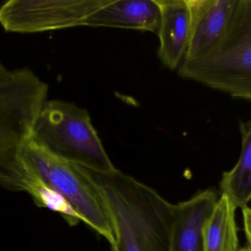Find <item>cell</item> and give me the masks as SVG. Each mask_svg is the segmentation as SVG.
Instances as JSON below:
<instances>
[{
	"mask_svg": "<svg viewBox=\"0 0 251 251\" xmlns=\"http://www.w3.org/2000/svg\"><path fill=\"white\" fill-rule=\"evenodd\" d=\"M160 19L157 0H110L88 17L85 26L122 28L157 34Z\"/></svg>",
	"mask_w": 251,
	"mask_h": 251,
	"instance_id": "obj_10",
	"label": "cell"
},
{
	"mask_svg": "<svg viewBox=\"0 0 251 251\" xmlns=\"http://www.w3.org/2000/svg\"><path fill=\"white\" fill-rule=\"evenodd\" d=\"M49 87L26 68L11 71L0 83V187L26 192L29 172L22 156Z\"/></svg>",
	"mask_w": 251,
	"mask_h": 251,
	"instance_id": "obj_2",
	"label": "cell"
},
{
	"mask_svg": "<svg viewBox=\"0 0 251 251\" xmlns=\"http://www.w3.org/2000/svg\"><path fill=\"white\" fill-rule=\"evenodd\" d=\"M32 139L65 162L99 173L116 169L88 111L63 100H47L34 125Z\"/></svg>",
	"mask_w": 251,
	"mask_h": 251,
	"instance_id": "obj_3",
	"label": "cell"
},
{
	"mask_svg": "<svg viewBox=\"0 0 251 251\" xmlns=\"http://www.w3.org/2000/svg\"><path fill=\"white\" fill-rule=\"evenodd\" d=\"M243 225L245 234L249 243V247L251 249V208L246 207L243 209Z\"/></svg>",
	"mask_w": 251,
	"mask_h": 251,
	"instance_id": "obj_14",
	"label": "cell"
},
{
	"mask_svg": "<svg viewBox=\"0 0 251 251\" xmlns=\"http://www.w3.org/2000/svg\"><path fill=\"white\" fill-rule=\"evenodd\" d=\"M238 251H251V249L250 247H246V248H243V249H239Z\"/></svg>",
	"mask_w": 251,
	"mask_h": 251,
	"instance_id": "obj_16",
	"label": "cell"
},
{
	"mask_svg": "<svg viewBox=\"0 0 251 251\" xmlns=\"http://www.w3.org/2000/svg\"><path fill=\"white\" fill-rule=\"evenodd\" d=\"M22 156L28 169L61 195L82 222L102 236L114 249L116 231L108 205L90 170L53 156L32 138L24 147Z\"/></svg>",
	"mask_w": 251,
	"mask_h": 251,
	"instance_id": "obj_5",
	"label": "cell"
},
{
	"mask_svg": "<svg viewBox=\"0 0 251 251\" xmlns=\"http://www.w3.org/2000/svg\"><path fill=\"white\" fill-rule=\"evenodd\" d=\"M90 172L102 190L113 220V251H171L175 204L119 169Z\"/></svg>",
	"mask_w": 251,
	"mask_h": 251,
	"instance_id": "obj_1",
	"label": "cell"
},
{
	"mask_svg": "<svg viewBox=\"0 0 251 251\" xmlns=\"http://www.w3.org/2000/svg\"><path fill=\"white\" fill-rule=\"evenodd\" d=\"M218 200L216 193L207 190L175 204L171 251H204L203 226Z\"/></svg>",
	"mask_w": 251,
	"mask_h": 251,
	"instance_id": "obj_9",
	"label": "cell"
},
{
	"mask_svg": "<svg viewBox=\"0 0 251 251\" xmlns=\"http://www.w3.org/2000/svg\"><path fill=\"white\" fill-rule=\"evenodd\" d=\"M11 71L7 70L5 66L0 61V83L5 81L10 76Z\"/></svg>",
	"mask_w": 251,
	"mask_h": 251,
	"instance_id": "obj_15",
	"label": "cell"
},
{
	"mask_svg": "<svg viewBox=\"0 0 251 251\" xmlns=\"http://www.w3.org/2000/svg\"><path fill=\"white\" fill-rule=\"evenodd\" d=\"M110 0H10L0 7L4 30L35 33L85 26L90 16Z\"/></svg>",
	"mask_w": 251,
	"mask_h": 251,
	"instance_id": "obj_6",
	"label": "cell"
},
{
	"mask_svg": "<svg viewBox=\"0 0 251 251\" xmlns=\"http://www.w3.org/2000/svg\"><path fill=\"white\" fill-rule=\"evenodd\" d=\"M160 8L158 57L171 69H178L190 41L191 15L187 0H157Z\"/></svg>",
	"mask_w": 251,
	"mask_h": 251,
	"instance_id": "obj_8",
	"label": "cell"
},
{
	"mask_svg": "<svg viewBox=\"0 0 251 251\" xmlns=\"http://www.w3.org/2000/svg\"><path fill=\"white\" fill-rule=\"evenodd\" d=\"M29 172L26 193L30 195L36 206L57 212L71 226H75L82 222L79 215L61 195L50 188L35 174L30 171Z\"/></svg>",
	"mask_w": 251,
	"mask_h": 251,
	"instance_id": "obj_13",
	"label": "cell"
},
{
	"mask_svg": "<svg viewBox=\"0 0 251 251\" xmlns=\"http://www.w3.org/2000/svg\"></svg>",
	"mask_w": 251,
	"mask_h": 251,
	"instance_id": "obj_17",
	"label": "cell"
},
{
	"mask_svg": "<svg viewBox=\"0 0 251 251\" xmlns=\"http://www.w3.org/2000/svg\"><path fill=\"white\" fill-rule=\"evenodd\" d=\"M237 208L225 195L218 198L203 228L204 251H238Z\"/></svg>",
	"mask_w": 251,
	"mask_h": 251,
	"instance_id": "obj_11",
	"label": "cell"
},
{
	"mask_svg": "<svg viewBox=\"0 0 251 251\" xmlns=\"http://www.w3.org/2000/svg\"><path fill=\"white\" fill-rule=\"evenodd\" d=\"M178 71L182 78L251 102V0H239L225 35L210 52L183 61Z\"/></svg>",
	"mask_w": 251,
	"mask_h": 251,
	"instance_id": "obj_4",
	"label": "cell"
},
{
	"mask_svg": "<svg viewBox=\"0 0 251 251\" xmlns=\"http://www.w3.org/2000/svg\"><path fill=\"white\" fill-rule=\"evenodd\" d=\"M242 150L235 166L223 174L222 195H225L236 208L247 206L251 200V119L240 122Z\"/></svg>",
	"mask_w": 251,
	"mask_h": 251,
	"instance_id": "obj_12",
	"label": "cell"
},
{
	"mask_svg": "<svg viewBox=\"0 0 251 251\" xmlns=\"http://www.w3.org/2000/svg\"><path fill=\"white\" fill-rule=\"evenodd\" d=\"M238 1L187 0L191 15V31L183 61L202 57L221 41L232 21Z\"/></svg>",
	"mask_w": 251,
	"mask_h": 251,
	"instance_id": "obj_7",
	"label": "cell"
}]
</instances>
